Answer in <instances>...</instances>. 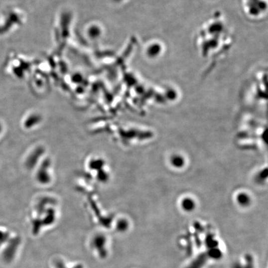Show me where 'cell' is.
<instances>
[{"mask_svg":"<svg viewBox=\"0 0 268 268\" xmlns=\"http://www.w3.org/2000/svg\"><path fill=\"white\" fill-rule=\"evenodd\" d=\"M248 201H249V199H248L247 197L245 195H241L239 197V201L240 203H242L243 204H246L248 202Z\"/></svg>","mask_w":268,"mask_h":268,"instance_id":"5b68a950","label":"cell"},{"mask_svg":"<svg viewBox=\"0 0 268 268\" xmlns=\"http://www.w3.org/2000/svg\"><path fill=\"white\" fill-rule=\"evenodd\" d=\"M183 205L184 209L188 210V211H190V210L193 209L194 207L193 202L190 200V199H188V200L184 201Z\"/></svg>","mask_w":268,"mask_h":268,"instance_id":"3957f363","label":"cell"},{"mask_svg":"<svg viewBox=\"0 0 268 268\" xmlns=\"http://www.w3.org/2000/svg\"><path fill=\"white\" fill-rule=\"evenodd\" d=\"M55 264H56L55 265H57L56 266H55V268H82V267L80 265H77L72 267H70V265L69 268L67 264V263H64V261H60V260H58V261L55 262Z\"/></svg>","mask_w":268,"mask_h":268,"instance_id":"7a4b0ae2","label":"cell"},{"mask_svg":"<svg viewBox=\"0 0 268 268\" xmlns=\"http://www.w3.org/2000/svg\"><path fill=\"white\" fill-rule=\"evenodd\" d=\"M90 247L99 259L105 260L110 255V244L108 238L103 235H97L92 238Z\"/></svg>","mask_w":268,"mask_h":268,"instance_id":"6da1fadb","label":"cell"},{"mask_svg":"<svg viewBox=\"0 0 268 268\" xmlns=\"http://www.w3.org/2000/svg\"><path fill=\"white\" fill-rule=\"evenodd\" d=\"M173 163L177 166H180L183 164V160L179 157H176L173 159Z\"/></svg>","mask_w":268,"mask_h":268,"instance_id":"277c9868","label":"cell"}]
</instances>
